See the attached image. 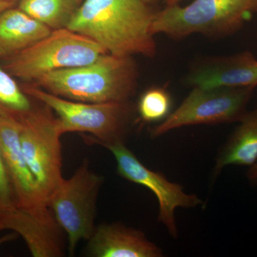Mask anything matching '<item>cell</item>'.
Returning <instances> with one entry per match:
<instances>
[{"label": "cell", "mask_w": 257, "mask_h": 257, "mask_svg": "<svg viewBox=\"0 0 257 257\" xmlns=\"http://www.w3.org/2000/svg\"><path fill=\"white\" fill-rule=\"evenodd\" d=\"M87 252L93 257H162L164 252L143 231L119 222L95 228L88 240Z\"/></svg>", "instance_id": "obj_12"}, {"label": "cell", "mask_w": 257, "mask_h": 257, "mask_svg": "<svg viewBox=\"0 0 257 257\" xmlns=\"http://www.w3.org/2000/svg\"><path fill=\"white\" fill-rule=\"evenodd\" d=\"M25 94L48 106L57 115L61 136L67 133H87L92 143L106 147L125 143L134 107L124 102L87 103L55 95L34 85L23 88Z\"/></svg>", "instance_id": "obj_4"}, {"label": "cell", "mask_w": 257, "mask_h": 257, "mask_svg": "<svg viewBox=\"0 0 257 257\" xmlns=\"http://www.w3.org/2000/svg\"><path fill=\"white\" fill-rule=\"evenodd\" d=\"M52 31L19 8L5 10L0 13V60L32 46Z\"/></svg>", "instance_id": "obj_13"}, {"label": "cell", "mask_w": 257, "mask_h": 257, "mask_svg": "<svg viewBox=\"0 0 257 257\" xmlns=\"http://www.w3.org/2000/svg\"><path fill=\"white\" fill-rule=\"evenodd\" d=\"M15 5V2L9 1V0H0V13L9 8H13Z\"/></svg>", "instance_id": "obj_20"}, {"label": "cell", "mask_w": 257, "mask_h": 257, "mask_svg": "<svg viewBox=\"0 0 257 257\" xmlns=\"http://www.w3.org/2000/svg\"><path fill=\"white\" fill-rule=\"evenodd\" d=\"M192 88L257 87V59L248 51L212 57L194 64L186 77Z\"/></svg>", "instance_id": "obj_11"}, {"label": "cell", "mask_w": 257, "mask_h": 257, "mask_svg": "<svg viewBox=\"0 0 257 257\" xmlns=\"http://www.w3.org/2000/svg\"><path fill=\"white\" fill-rule=\"evenodd\" d=\"M257 14V0H193L155 12L151 33L182 40L194 34L223 38L236 33Z\"/></svg>", "instance_id": "obj_3"}, {"label": "cell", "mask_w": 257, "mask_h": 257, "mask_svg": "<svg viewBox=\"0 0 257 257\" xmlns=\"http://www.w3.org/2000/svg\"><path fill=\"white\" fill-rule=\"evenodd\" d=\"M216 156L214 178L228 166L250 167L257 160V106L246 111Z\"/></svg>", "instance_id": "obj_14"}, {"label": "cell", "mask_w": 257, "mask_h": 257, "mask_svg": "<svg viewBox=\"0 0 257 257\" xmlns=\"http://www.w3.org/2000/svg\"><path fill=\"white\" fill-rule=\"evenodd\" d=\"M138 76V64L133 57L105 53L87 65L43 74L33 84L70 100L124 102L136 92Z\"/></svg>", "instance_id": "obj_2"}, {"label": "cell", "mask_w": 257, "mask_h": 257, "mask_svg": "<svg viewBox=\"0 0 257 257\" xmlns=\"http://www.w3.org/2000/svg\"><path fill=\"white\" fill-rule=\"evenodd\" d=\"M9 1L16 2L18 1V0H9Z\"/></svg>", "instance_id": "obj_24"}, {"label": "cell", "mask_w": 257, "mask_h": 257, "mask_svg": "<svg viewBox=\"0 0 257 257\" xmlns=\"http://www.w3.org/2000/svg\"><path fill=\"white\" fill-rule=\"evenodd\" d=\"M155 12L143 0H84L67 28L117 57H155L151 33Z\"/></svg>", "instance_id": "obj_1"}, {"label": "cell", "mask_w": 257, "mask_h": 257, "mask_svg": "<svg viewBox=\"0 0 257 257\" xmlns=\"http://www.w3.org/2000/svg\"><path fill=\"white\" fill-rule=\"evenodd\" d=\"M82 0H20L19 9L52 30L67 28Z\"/></svg>", "instance_id": "obj_15"}, {"label": "cell", "mask_w": 257, "mask_h": 257, "mask_svg": "<svg viewBox=\"0 0 257 257\" xmlns=\"http://www.w3.org/2000/svg\"><path fill=\"white\" fill-rule=\"evenodd\" d=\"M26 215L28 214L18 207L14 189L0 152V231L13 229Z\"/></svg>", "instance_id": "obj_17"}, {"label": "cell", "mask_w": 257, "mask_h": 257, "mask_svg": "<svg viewBox=\"0 0 257 257\" xmlns=\"http://www.w3.org/2000/svg\"><path fill=\"white\" fill-rule=\"evenodd\" d=\"M172 99L164 87H154L140 96L138 110L144 122L163 121L170 114Z\"/></svg>", "instance_id": "obj_18"}, {"label": "cell", "mask_w": 257, "mask_h": 257, "mask_svg": "<svg viewBox=\"0 0 257 257\" xmlns=\"http://www.w3.org/2000/svg\"><path fill=\"white\" fill-rule=\"evenodd\" d=\"M104 147L114 155L116 171L120 177L146 187L155 194L159 204L157 220L163 224L172 238L177 239L179 230L176 221V209L197 207L203 204L202 199L196 194L186 192L181 184L170 182L160 172L152 171L144 165L125 143Z\"/></svg>", "instance_id": "obj_9"}, {"label": "cell", "mask_w": 257, "mask_h": 257, "mask_svg": "<svg viewBox=\"0 0 257 257\" xmlns=\"http://www.w3.org/2000/svg\"><path fill=\"white\" fill-rule=\"evenodd\" d=\"M255 88H192L180 105L152 128V137L192 125L239 122L248 111Z\"/></svg>", "instance_id": "obj_8"}, {"label": "cell", "mask_w": 257, "mask_h": 257, "mask_svg": "<svg viewBox=\"0 0 257 257\" xmlns=\"http://www.w3.org/2000/svg\"><path fill=\"white\" fill-rule=\"evenodd\" d=\"M30 98L5 70L0 60V113L20 119L34 107Z\"/></svg>", "instance_id": "obj_16"}, {"label": "cell", "mask_w": 257, "mask_h": 257, "mask_svg": "<svg viewBox=\"0 0 257 257\" xmlns=\"http://www.w3.org/2000/svg\"><path fill=\"white\" fill-rule=\"evenodd\" d=\"M182 0H166L167 5H174L179 4Z\"/></svg>", "instance_id": "obj_22"}, {"label": "cell", "mask_w": 257, "mask_h": 257, "mask_svg": "<svg viewBox=\"0 0 257 257\" xmlns=\"http://www.w3.org/2000/svg\"><path fill=\"white\" fill-rule=\"evenodd\" d=\"M143 1L145 2V3H146L147 4L151 5L156 4V3L160 2L161 0H143Z\"/></svg>", "instance_id": "obj_23"}, {"label": "cell", "mask_w": 257, "mask_h": 257, "mask_svg": "<svg viewBox=\"0 0 257 257\" xmlns=\"http://www.w3.org/2000/svg\"><path fill=\"white\" fill-rule=\"evenodd\" d=\"M103 181L84 160L70 178L62 181L49 199L48 206L57 224L67 234L71 256L78 243L88 241L95 229L96 200Z\"/></svg>", "instance_id": "obj_6"}, {"label": "cell", "mask_w": 257, "mask_h": 257, "mask_svg": "<svg viewBox=\"0 0 257 257\" xmlns=\"http://www.w3.org/2000/svg\"><path fill=\"white\" fill-rule=\"evenodd\" d=\"M16 237V234H10L6 235V236H3V238L0 239V245L3 244V243L7 242V241H11V240L14 239Z\"/></svg>", "instance_id": "obj_21"}, {"label": "cell", "mask_w": 257, "mask_h": 257, "mask_svg": "<svg viewBox=\"0 0 257 257\" xmlns=\"http://www.w3.org/2000/svg\"><path fill=\"white\" fill-rule=\"evenodd\" d=\"M0 152L20 210L42 224L60 230L46 199L24 157L18 120L0 113Z\"/></svg>", "instance_id": "obj_10"}, {"label": "cell", "mask_w": 257, "mask_h": 257, "mask_svg": "<svg viewBox=\"0 0 257 257\" xmlns=\"http://www.w3.org/2000/svg\"><path fill=\"white\" fill-rule=\"evenodd\" d=\"M34 106L18 120L24 157L48 204L63 180L61 135L48 106Z\"/></svg>", "instance_id": "obj_7"}, {"label": "cell", "mask_w": 257, "mask_h": 257, "mask_svg": "<svg viewBox=\"0 0 257 257\" xmlns=\"http://www.w3.org/2000/svg\"><path fill=\"white\" fill-rule=\"evenodd\" d=\"M248 167L249 168L246 172V177L248 182L253 185L257 186V160Z\"/></svg>", "instance_id": "obj_19"}, {"label": "cell", "mask_w": 257, "mask_h": 257, "mask_svg": "<svg viewBox=\"0 0 257 257\" xmlns=\"http://www.w3.org/2000/svg\"><path fill=\"white\" fill-rule=\"evenodd\" d=\"M105 53L100 45L89 37L62 28L52 30L32 46L1 61L13 77L34 82L53 71L87 65Z\"/></svg>", "instance_id": "obj_5"}]
</instances>
